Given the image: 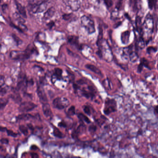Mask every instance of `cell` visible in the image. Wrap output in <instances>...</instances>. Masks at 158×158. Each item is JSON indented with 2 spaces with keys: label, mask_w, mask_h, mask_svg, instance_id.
<instances>
[{
  "label": "cell",
  "mask_w": 158,
  "mask_h": 158,
  "mask_svg": "<svg viewBox=\"0 0 158 158\" xmlns=\"http://www.w3.org/2000/svg\"><path fill=\"white\" fill-rule=\"evenodd\" d=\"M154 23L151 15L150 14L146 15L142 26V31L143 32V38L144 40L148 41L150 38L153 31Z\"/></svg>",
  "instance_id": "6da1fadb"
},
{
  "label": "cell",
  "mask_w": 158,
  "mask_h": 158,
  "mask_svg": "<svg viewBox=\"0 0 158 158\" xmlns=\"http://www.w3.org/2000/svg\"><path fill=\"white\" fill-rule=\"evenodd\" d=\"M33 52V49H27L25 51H13L11 52L10 57L13 59L16 60H23L30 57V55Z\"/></svg>",
  "instance_id": "7a4b0ae2"
},
{
  "label": "cell",
  "mask_w": 158,
  "mask_h": 158,
  "mask_svg": "<svg viewBox=\"0 0 158 158\" xmlns=\"http://www.w3.org/2000/svg\"><path fill=\"white\" fill-rule=\"evenodd\" d=\"M81 24L89 34H92L95 32L94 22L89 17L86 16L81 17Z\"/></svg>",
  "instance_id": "3957f363"
},
{
  "label": "cell",
  "mask_w": 158,
  "mask_h": 158,
  "mask_svg": "<svg viewBox=\"0 0 158 158\" xmlns=\"http://www.w3.org/2000/svg\"><path fill=\"white\" fill-rule=\"evenodd\" d=\"M49 1L46 0L44 1L39 2L30 5V9L34 14L42 13L46 9Z\"/></svg>",
  "instance_id": "277c9868"
},
{
  "label": "cell",
  "mask_w": 158,
  "mask_h": 158,
  "mask_svg": "<svg viewBox=\"0 0 158 158\" xmlns=\"http://www.w3.org/2000/svg\"><path fill=\"white\" fill-rule=\"evenodd\" d=\"M117 110V104L114 99H107L105 102V108L104 109V113L106 115H109L112 112H114Z\"/></svg>",
  "instance_id": "5b68a950"
},
{
  "label": "cell",
  "mask_w": 158,
  "mask_h": 158,
  "mask_svg": "<svg viewBox=\"0 0 158 158\" xmlns=\"http://www.w3.org/2000/svg\"><path fill=\"white\" fill-rule=\"evenodd\" d=\"M69 101L65 98H57L53 102V105L56 109L63 110L69 105Z\"/></svg>",
  "instance_id": "8992f818"
},
{
  "label": "cell",
  "mask_w": 158,
  "mask_h": 158,
  "mask_svg": "<svg viewBox=\"0 0 158 158\" xmlns=\"http://www.w3.org/2000/svg\"><path fill=\"white\" fill-rule=\"evenodd\" d=\"M64 3L74 11H76L80 9L81 2L80 0H63Z\"/></svg>",
  "instance_id": "52a82bcc"
},
{
  "label": "cell",
  "mask_w": 158,
  "mask_h": 158,
  "mask_svg": "<svg viewBox=\"0 0 158 158\" xmlns=\"http://www.w3.org/2000/svg\"><path fill=\"white\" fill-rule=\"evenodd\" d=\"M37 105L32 102H24L21 103L19 108V110L20 112H27L31 111L35 109Z\"/></svg>",
  "instance_id": "ba28073f"
},
{
  "label": "cell",
  "mask_w": 158,
  "mask_h": 158,
  "mask_svg": "<svg viewBox=\"0 0 158 158\" xmlns=\"http://www.w3.org/2000/svg\"><path fill=\"white\" fill-rule=\"evenodd\" d=\"M37 93H38V96H39V98H40L41 102L43 103V104L47 103L48 100L46 95V93H45V92H44L43 89L40 86H39L38 87Z\"/></svg>",
  "instance_id": "9c48e42d"
},
{
  "label": "cell",
  "mask_w": 158,
  "mask_h": 158,
  "mask_svg": "<svg viewBox=\"0 0 158 158\" xmlns=\"http://www.w3.org/2000/svg\"><path fill=\"white\" fill-rule=\"evenodd\" d=\"M43 104L42 107L43 111L44 116L48 118H52L53 117V114H52V112L49 104L47 102Z\"/></svg>",
  "instance_id": "30bf717a"
},
{
  "label": "cell",
  "mask_w": 158,
  "mask_h": 158,
  "mask_svg": "<svg viewBox=\"0 0 158 158\" xmlns=\"http://www.w3.org/2000/svg\"><path fill=\"white\" fill-rule=\"evenodd\" d=\"M56 12V10L54 7H51V8L49 9L43 15V19L44 20H48L52 18L54 16Z\"/></svg>",
  "instance_id": "8fae6325"
},
{
  "label": "cell",
  "mask_w": 158,
  "mask_h": 158,
  "mask_svg": "<svg viewBox=\"0 0 158 158\" xmlns=\"http://www.w3.org/2000/svg\"><path fill=\"white\" fill-rule=\"evenodd\" d=\"M67 40L69 43L71 45L76 46L77 48L80 49V47L79 45V39L78 37L75 36H70L67 37Z\"/></svg>",
  "instance_id": "7c38bea8"
},
{
  "label": "cell",
  "mask_w": 158,
  "mask_h": 158,
  "mask_svg": "<svg viewBox=\"0 0 158 158\" xmlns=\"http://www.w3.org/2000/svg\"><path fill=\"white\" fill-rule=\"evenodd\" d=\"M27 85V81L25 77H22L20 80H19L18 83L17 90H24L25 89Z\"/></svg>",
  "instance_id": "4fadbf2b"
},
{
  "label": "cell",
  "mask_w": 158,
  "mask_h": 158,
  "mask_svg": "<svg viewBox=\"0 0 158 158\" xmlns=\"http://www.w3.org/2000/svg\"><path fill=\"white\" fill-rule=\"evenodd\" d=\"M16 5L17 9L20 16H22L23 17L26 18V11L24 7L18 2H16Z\"/></svg>",
  "instance_id": "5bb4252c"
},
{
  "label": "cell",
  "mask_w": 158,
  "mask_h": 158,
  "mask_svg": "<svg viewBox=\"0 0 158 158\" xmlns=\"http://www.w3.org/2000/svg\"><path fill=\"white\" fill-rule=\"evenodd\" d=\"M130 34L128 31L123 32L121 34V41L122 43L127 44L128 43L129 40Z\"/></svg>",
  "instance_id": "9a60e30c"
},
{
  "label": "cell",
  "mask_w": 158,
  "mask_h": 158,
  "mask_svg": "<svg viewBox=\"0 0 158 158\" xmlns=\"http://www.w3.org/2000/svg\"><path fill=\"white\" fill-rule=\"evenodd\" d=\"M86 67L89 70L93 71L95 74H97L99 75L100 76H101V75H102L101 71H100V70L94 65L87 64V65H86Z\"/></svg>",
  "instance_id": "2e32d148"
},
{
  "label": "cell",
  "mask_w": 158,
  "mask_h": 158,
  "mask_svg": "<svg viewBox=\"0 0 158 158\" xmlns=\"http://www.w3.org/2000/svg\"><path fill=\"white\" fill-rule=\"evenodd\" d=\"M33 117L31 114H22L19 115L17 117V119L18 120H27Z\"/></svg>",
  "instance_id": "e0dca14e"
},
{
  "label": "cell",
  "mask_w": 158,
  "mask_h": 158,
  "mask_svg": "<svg viewBox=\"0 0 158 158\" xmlns=\"http://www.w3.org/2000/svg\"><path fill=\"white\" fill-rule=\"evenodd\" d=\"M129 58L131 62L134 63V62L137 61L138 58H139V56H138V54L136 52H133L132 51L129 53Z\"/></svg>",
  "instance_id": "ac0fdd59"
},
{
  "label": "cell",
  "mask_w": 158,
  "mask_h": 158,
  "mask_svg": "<svg viewBox=\"0 0 158 158\" xmlns=\"http://www.w3.org/2000/svg\"><path fill=\"white\" fill-rule=\"evenodd\" d=\"M9 102V99L5 98L0 99V110H2Z\"/></svg>",
  "instance_id": "d6986e66"
},
{
  "label": "cell",
  "mask_w": 158,
  "mask_h": 158,
  "mask_svg": "<svg viewBox=\"0 0 158 158\" xmlns=\"http://www.w3.org/2000/svg\"><path fill=\"white\" fill-rule=\"evenodd\" d=\"M102 29L101 27L99 26V34H98V37L97 42V45H98V46H99V45L102 43Z\"/></svg>",
  "instance_id": "ffe728a7"
},
{
  "label": "cell",
  "mask_w": 158,
  "mask_h": 158,
  "mask_svg": "<svg viewBox=\"0 0 158 158\" xmlns=\"http://www.w3.org/2000/svg\"><path fill=\"white\" fill-rule=\"evenodd\" d=\"M78 117L81 120L85 121L88 124H90L91 123V121L89 119L82 113H80L78 115Z\"/></svg>",
  "instance_id": "44dd1931"
},
{
  "label": "cell",
  "mask_w": 158,
  "mask_h": 158,
  "mask_svg": "<svg viewBox=\"0 0 158 158\" xmlns=\"http://www.w3.org/2000/svg\"><path fill=\"white\" fill-rule=\"evenodd\" d=\"M141 63L143 65V66L145 67L146 68L151 70V68L149 67V62L148 60L146 59L145 58H142L141 59Z\"/></svg>",
  "instance_id": "7402d4cb"
},
{
  "label": "cell",
  "mask_w": 158,
  "mask_h": 158,
  "mask_svg": "<svg viewBox=\"0 0 158 158\" xmlns=\"http://www.w3.org/2000/svg\"><path fill=\"white\" fill-rule=\"evenodd\" d=\"M53 134L56 137H58V138H62L64 137L63 134L61 133V131L58 128H54Z\"/></svg>",
  "instance_id": "603a6c76"
},
{
  "label": "cell",
  "mask_w": 158,
  "mask_h": 158,
  "mask_svg": "<svg viewBox=\"0 0 158 158\" xmlns=\"http://www.w3.org/2000/svg\"><path fill=\"white\" fill-rule=\"evenodd\" d=\"M137 46L142 49L145 47V41L143 37H140L137 42Z\"/></svg>",
  "instance_id": "cb8c5ba5"
},
{
  "label": "cell",
  "mask_w": 158,
  "mask_h": 158,
  "mask_svg": "<svg viewBox=\"0 0 158 158\" xmlns=\"http://www.w3.org/2000/svg\"><path fill=\"white\" fill-rule=\"evenodd\" d=\"M62 70L60 68H56L55 69V75L56 77H57V79H60L61 77H62Z\"/></svg>",
  "instance_id": "d4e9b609"
},
{
  "label": "cell",
  "mask_w": 158,
  "mask_h": 158,
  "mask_svg": "<svg viewBox=\"0 0 158 158\" xmlns=\"http://www.w3.org/2000/svg\"><path fill=\"white\" fill-rule=\"evenodd\" d=\"M19 130L21 131V133H23L24 135H26L28 134V129L24 125H21L19 127Z\"/></svg>",
  "instance_id": "484cf974"
},
{
  "label": "cell",
  "mask_w": 158,
  "mask_h": 158,
  "mask_svg": "<svg viewBox=\"0 0 158 158\" xmlns=\"http://www.w3.org/2000/svg\"><path fill=\"white\" fill-rule=\"evenodd\" d=\"M156 2H157V0H148V3L150 9H152L153 8L155 7Z\"/></svg>",
  "instance_id": "4316f807"
},
{
  "label": "cell",
  "mask_w": 158,
  "mask_h": 158,
  "mask_svg": "<svg viewBox=\"0 0 158 158\" xmlns=\"http://www.w3.org/2000/svg\"><path fill=\"white\" fill-rule=\"evenodd\" d=\"M157 47H153V46H150L148 47L146 49V52L147 53L149 54H151V53H153V52H157Z\"/></svg>",
  "instance_id": "83f0119b"
},
{
  "label": "cell",
  "mask_w": 158,
  "mask_h": 158,
  "mask_svg": "<svg viewBox=\"0 0 158 158\" xmlns=\"http://www.w3.org/2000/svg\"><path fill=\"white\" fill-rule=\"evenodd\" d=\"M75 107L74 106H71L70 108H69L68 111H67V114L69 116H73L75 114Z\"/></svg>",
  "instance_id": "f1b7e54d"
},
{
  "label": "cell",
  "mask_w": 158,
  "mask_h": 158,
  "mask_svg": "<svg viewBox=\"0 0 158 158\" xmlns=\"http://www.w3.org/2000/svg\"><path fill=\"white\" fill-rule=\"evenodd\" d=\"M6 132H7V134H8V135H9V136H12V137H17V134L13 132L12 130H8V129H7Z\"/></svg>",
  "instance_id": "f546056e"
},
{
  "label": "cell",
  "mask_w": 158,
  "mask_h": 158,
  "mask_svg": "<svg viewBox=\"0 0 158 158\" xmlns=\"http://www.w3.org/2000/svg\"><path fill=\"white\" fill-rule=\"evenodd\" d=\"M105 4L108 8H111L113 5V2L112 0H104Z\"/></svg>",
  "instance_id": "4dcf8cb0"
},
{
  "label": "cell",
  "mask_w": 158,
  "mask_h": 158,
  "mask_svg": "<svg viewBox=\"0 0 158 158\" xmlns=\"http://www.w3.org/2000/svg\"><path fill=\"white\" fill-rule=\"evenodd\" d=\"M7 90L3 86H0V95H4L7 93Z\"/></svg>",
  "instance_id": "1f68e13d"
},
{
  "label": "cell",
  "mask_w": 158,
  "mask_h": 158,
  "mask_svg": "<svg viewBox=\"0 0 158 158\" xmlns=\"http://www.w3.org/2000/svg\"><path fill=\"white\" fill-rule=\"evenodd\" d=\"M122 0H119L116 6V8L117 9V10H119L121 8L122 6Z\"/></svg>",
  "instance_id": "d6a6232c"
},
{
  "label": "cell",
  "mask_w": 158,
  "mask_h": 158,
  "mask_svg": "<svg viewBox=\"0 0 158 158\" xmlns=\"http://www.w3.org/2000/svg\"><path fill=\"white\" fill-rule=\"evenodd\" d=\"M83 109H84V112H85L86 114H88V115H91V111H90V108H89L88 106H85V107L83 108Z\"/></svg>",
  "instance_id": "836d02e7"
},
{
  "label": "cell",
  "mask_w": 158,
  "mask_h": 158,
  "mask_svg": "<svg viewBox=\"0 0 158 158\" xmlns=\"http://www.w3.org/2000/svg\"><path fill=\"white\" fill-rule=\"evenodd\" d=\"M96 127L94 125H91L89 127V130L91 133H94L96 130Z\"/></svg>",
  "instance_id": "e575fe53"
},
{
  "label": "cell",
  "mask_w": 158,
  "mask_h": 158,
  "mask_svg": "<svg viewBox=\"0 0 158 158\" xmlns=\"http://www.w3.org/2000/svg\"><path fill=\"white\" fill-rule=\"evenodd\" d=\"M5 83V78L3 76H0V86H3Z\"/></svg>",
  "instance_id": "d590c367"
},
{
  "label": "cell",
  "mask_w": 158,
  "mask_h": 158,
  "mask_svg": "<svg viewBox=\"0 0 158 158\" xmlns=\"http://www.w3.org/2000/svg\"><path fill=\"white\" fill-rule=\"evenodd\" d=\"M71 14H65V15H63V18L65 20H69L71 16Z\"/></svg>",
  "instance_id": "8d00e7d4"
},
{
  "label": "cell",
  "mask_w": 158,
  "mask_h": 158,
  "mask_svg": "<svg viewBox=\"0 0 158 158\" xmlns=\"http://www.w3.org/2000/svg\"><path fill=\"white\" fill-rule=\"evenodd\" d=\"M143 66L140 63V64L138 66V68H137V72H139V73H141L142 70H143Z\"/></svg>",
  "instance_id": "74e56055"
},
{
  "label": "cell",
  "mask_w": 158,
  "mask_h": 158,
  "mask_svg": "<svg viewBox=\"0 0 158 158\" xmlns=\"http://www.w3.org/2000/svg\"><path fill=\"white\" fill-rule=\"evenodd\" d=\"M0 141L2 144H8L9 143V140L6 138H2Z\"/></svg>",
  "instance_id": "f35d334b"
},
{
  "label": "cell",
  "mask_w": 158,
  "mask_h": 158,
  "mask_svg": "<svg viewBox=\"0 0 158 158\" xmlns=\"http://www.w3.org/2000/svg\"><path fill=\"white\" fill-rule=\"evenodd\" d=\"M54 22L53 21H50V22H49V23H48V24H47L48 27H49L51 29V28H52V27H53V26H54Z\"/></svg>",
  "instance_id": "ab89813d"
},
{
  "label": "cell",
  "mask_w": 158,
  "mask_h": 158,
  "mask_svg": "<svg viewBox=\"0 0 158 158\" xmlns=\"http://www.w3.org/2000/svg\"><path fill=\"white\" fill-rule=\"evenodd\" d=\"M7 128L6 127H0V131L1 132H5V131H7Z\"/></svg>",
  "instance_id": "60d3db41"
},
{
  "label": "cell",
  "mask_w": 158,
  "mask_h": 158,
  "mask_svg": "<svg viewBox=\"0 0 158 158\" xmlns=\"http://www.w3.org/2000/svg\"><path fill=\"white\" fill-rule=\"evenodd\" d=\"M59 126L60 127H66V124L65 123L62 121V122H61V123H60V124H59Z\"/></svg>",
  "instance_id": "b9f144b4"
},
{
  "label": "cell",
  "mask_w": 158,
  "mask_h": 158,
  "mask_svg": "<svg viewBox=\"0 0 158 158\" xmlns=\"http://www.w3.org/2000/svg\"><path fill=\"white\" fill-rule=\"evenodd\" d=\"M154 112L155 113L158 114V105H157L154 107Z\"/></svg>",
  "instance_id": "7bdbcfd3"
},
{
  "label": "cell",
  "mask_w": 158,
  "mask_h": 158,
  "mask_svg": "<svg viewBox=\"0 0 158 158\" xmlns=\"http://www.w3.org/2000/svg\"><path fill=\"white\" fill-rule=\"evenodd\" d=\"M0 46H1V45H0Z\"/></svg>",
  "instance_id": "ee69618b"
}]
</instances>
